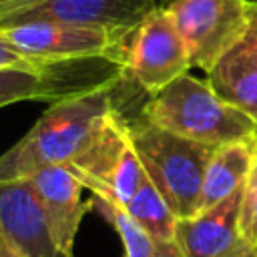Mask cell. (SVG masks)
Returning a JSON list of instances; mask_svg holds the SVG:
<instances>
[{"instance_id": "6da1fadb", "label": "cell", "mask_w": 257, "mask_h": 257, "mask_svg": "<svg viewBox=\"0 0 257 257\" xmlns=\"http://www.w3.org/2000/svg\"><path fill=\"white\" fill-rule=\"evenodd\" d=\"M114 84L116 80L56 100L14 147L0 155V181L32 177L74 161L114 108Z\"/></svg>"}, {"instance_id": "7a4b0ae2", "label": "cell", "mask_w": 257, "mask_h": 257, "mask_svg": "<svg viewBox=\"0 0 257 257\" xmlns=\"http://www.w3.org/2000/svg\"><path fill=\"white\" fill-rule=\"evenodd\" d=\"M143 118L173 135L215 149L257 139V122L251 116L225 102L209 80L191 74H183L151 94Z\"/></svg>"}, {"instance_id": "3957f363", "label": "cell", "mask_w": 257, "mask_h": 257, "mask_svg": "<svg viewBox=\"0 0 257 257\" xmlns=\"http://www.w3.org/2000/svg\"><path fill=\"white\" fill-rule=\"evenodd\" d=\"M131 139L149 181L177 219L201 211V189L215 147L195 143L145 120L128 122Z\"/></svg>"}, {"instance_id": "277c9868", "label": "cell", "mask_w": 257, "mask_h": 257, "mask_svg": "<svg viewBox=\"0 0 257 257\" xmlns=\"http://www.w3.org/2000/svg\"><path fill=\"white\" fill-rule=\"evenodd\" d=\"M92 197H104L126 205L147 179L128 122L112 108L92 143L68 165H64Z\"/></svg>"}, {"instance_id": "5b68a950", "label": "cell", "mask_w": 257, "mask_h": 257, "mask_svg": "<svg viewBox=\"0 0 257 257\" xmlns=\"http://www.w3.org/2000/svg\"><path fill=\"white\" fill-rule=\"evenodd\" d=\"M118 66L151 94L187 74L189 52L165 6H157L124 36Z\"/></svg>"}, {"instance_id": "8992f818", "label": "cell", "mask_w": 257, "mask_h": 257, "mask_svg": "<svg viewBox=\"0 0 257 257\" xmlns=\"http://www.w3.org/2000/svg\"><path fill=\"white\" fill-rule=\"evenodd\" d=\"M249 0H173L165 8L187 46L191 66L205 72L229 52L247 30Z\"/></svg>"}, {"instance_id": "52a82bcc", "label": "cell", "mask_w": 257, "mask_h": 257, "mask_svg": "<svg viewBox=\"0 0 257 257\" xmlns=\"http://www.w3.org/2000/svg\"><path fill=\"white\" fill-rule=\"evenodd\" d=\"M0 36L8 40L20 54L36 62L110 58L118 64L122 44L120 38L106 30L52 20H32L4 26L0 28Z\"/></svg>"}, {"instance_id": "ba28073f", "label": "cell", "mask_w": 257, "mask_h": 257, "mask_svg": "<svg viewBox=\"0 0 257 257\" xmlns=\"http://www.w3.org/2000/svg\"><path fill=\"white\" fill-rule=\"evenodd\" d=\"M157 6H161L159 0H38L30 8L6 18L0 28L32 20H52L100 28L124 40Z\"/></svg>"}, {"instance_id": "9c48e42d", "label": "cell", "mask_w": 257, "mask_h": 257, "mask_svg": "<svg viewBox=\"0 0 257 257\" xmlns=\"http://www.w3.org/2000/svg\"><path fill=\"white\" fill-rule=\"evenodd\" d=\"M239 201L241 191L193 217L179 219L175 243L183 257H257L239 229Z\"/></svg>"}, {"instance_id": "30bf717a", "label": "cell", "mask_w": 257, "mask_h": 257, "mask_svg": "<svg viewBox=\"0 0 257 257\" xmlns=\"http://www.w3.org/2000/svg\"><path fill=\"white\" fill-rule=\"evenodd\" d=\"M0 235L22 257H58L30 177L0 181Z\"/></svg>"}, {"instance_id": "8fae6325", "label": "cell", "mask_w": 257, "mask_h": 257, "mask_svg": "<svg viewBox=\"0 0 257 257\" xmlns=\"http://www.w3.org/2000/svg\"><path fill=\"white\" fill-rule=\"evenodd\" d=\"M30 181L40 197L58 257H72L80 221L92 209L90 201H82L84 187L66 167L42 169Z\"/></svg>"}, {"instance_id": "7c38bea8", "label": "cell", "mask_w": 257, "mask_h": 257, "mask_svg": "<svg viewBox=\"0 0 257 257\" xmlns=\"http://www.w3.org/2000/svg\"><path fill=\"white\" fill-rule=\"evenodd\" d=\"M66 62L16 64L0 68V108L22 100L52 98L56 102L60 98L100 86L82 78H72V74L60 72Z\"/></svg>"}, {"instance_id": "4fadbf2b", "label": "cell", "mask_w": 257, "mask_h": 257, "mask_svg": "<svg viewBox=\"0 0 257 257\" xmlns=\"http://www.w3.org/2000/svg\"><path fill=\"white\" fill-rule=\"evenodd\" d=\"M207 74L209 84L225 102L257 122V56L243 38Z\"/></svg>"}, {"instance_id": "5bb4252c", "label": "cell", "mask_w": 257, "mask_h": 257, "mask_svg": "<svg viewBox=\"0 0 257 257\" xmlns=\"http://www.w3.org/2000/svg\"><path fill=\"white\" fill-rule=\"evenodd\" d=\"M257 141V139H255ZM255 141H241L217 147L205 171L201 189V211L241 191L253 163Z\"/></svg>"}, {"instance_id": "9a60e30c", "label": "cell", "mask_w": 257, "mask_h": 257, "mask_svg": "<svg viewBox=\"0 0 257 257\" xmlns=\"http://www.w3.org/2000/svg\"><path fill=\"white\" fill-rule=\"evenodd\" d=\"M126 211L133 215V219L155 239V241H173L175 229H177V215L171 211L163 195L157 191V187L149 181V177L143 181L139 191L133 195V199L124 205Z\"/></svg>"}, {"instance_id": "2e32d148", "label": "cell", "mask_w": 257, "mask_h": 257, "mask_svg": "<svg viewBox=\"0 0 257 257\" xmlns=\"http://www.w3.org/2000/svg\"><path fill=\"white\" fill-rule=\"evenodd\" d=\"M92 209H96L116 231L122 241L124 257H155V239L133 219L124 205H118L104 197L90 199Z\"/></svg>"}, {"instance_id": "e0dca14e", "label": "cell", "mask_w": 257, "mask_h": 257, "mask_svg": "<svg viewBox=\"0 0 257 257\" xmlns=\"http://www.w3.org/2000/svg\"><path fill=\"white\" fill-rule=\"evenodd\" d=\"M239 229L245 241L257 251V141L253 149V163L241 187L239 201Z\"/></svg>"}, {"instance_id": "ac0fdd59", "label": "cell", "mask_w": 257, "mask_h": 257, "mask_svg": "<svg viewBox=\"0 0 257 257\" xmlns=\"http://www.w3.org/2000/svg\"><path fill=\"white\" fill-rule=\"evenodd\" d=\"M16 64H40V62L26 58L8 40H4L0 36V68H4V66H16Z\"/></svg>"}, {"instance_id": "d6986e66", "label": "cell", "mask_w": 257, "mask_h": 257, "mask_svg": "<svg viewBox=\"0 0 257 257\" xmlns=\"http://www.w3.org/2000/svg\"><path fill=\"white\" fill-rule=\"evenodd\" d=\"M34 2H38V0H0V24L6 18H10L12 14L30 8Z\"/></svg>"}, {"instance_id": "ffe728a7", "label": "cell", "mask_w": 257, "mask_h": 257, "mask_svg": "<svg viewBox=\"0 0 257 257\" xmlns=\"http://www.w3.org/2000/svg\"><path fill=\"white\" fill-rule=\"evenodd\" d=\"M155 257H183L179 245L173 241H155Z\"/></svg>"}, {"instance_id": "44dd1931", "label": "cell", "mask_w": 257, "mask_h": 257, "mask_svg": "<svg viewBox=\"0 0 257 257\" xmlns=\"http://www.w3.org/2000/svg\"><path fill=\"white\" fill-rule=\"evenodd\" d=\"M0 257H22V255L0 235Z\"/></svg>"}, {"instance_id": "7402d4cb", "label": "cell", "mask_w": 257, "mask_h": 257, "mask_svg": "<svg viewBox=\"0 0 257 257\" xmlns=\"http://www.w3.org/2000/svg\"><path fill=\"white\" fill-rule=\"evenodd\" d=\"M171 2H173V0H159L161 6H167V4H171Z\"/></svg>"}]
</instances>
